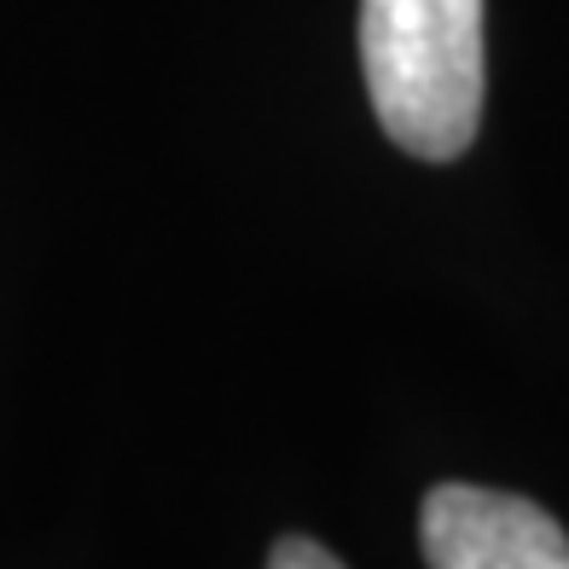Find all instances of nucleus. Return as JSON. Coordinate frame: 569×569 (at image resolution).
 Segmentation results:
<instances>
[{"label":"nucleus","mask_w":569,"mask_h":569,"mask_svg":"<svg viewBox=\"0 0 569 569\" xmlns=\"http://www.w3.org/2000/svg\"><path fill=\"white\" fill-rule=\"evenodd\" d=\"M360 70L401 151L448 163L482 122V0H360Z\"/></svg>","instance_id":"f257e3e1"},{"label":"nucleus","mask_w":569,"mask_h":569,"mask_svg":"<svg viewBox=\"0 0 569 569\" xmlns=\"http://www.w3.org/2000/svg\"><path fill=\"white\" fill-rule=\"evenodd\" d=\"M419 540L430 569H569V535L552 511L471 482L430 488Z\"/></svg>","instance_id":"f03ea898"},{"label":"nucleus","mask_w":569,"mask_h":569,"mask_svg":"<svg viewBox=\"0 0 569 569\" xmlns=\"http://www.w3.org/2000/svg\"><path fill=\"white\" fill-rule=\"evenodd\" d=\"M268 569H343L338 558H331L320 540H302V535H284L279 547H273V558H268Z\"/></svg>","instance_id":"7ed1b4c3"}]
</instances>
